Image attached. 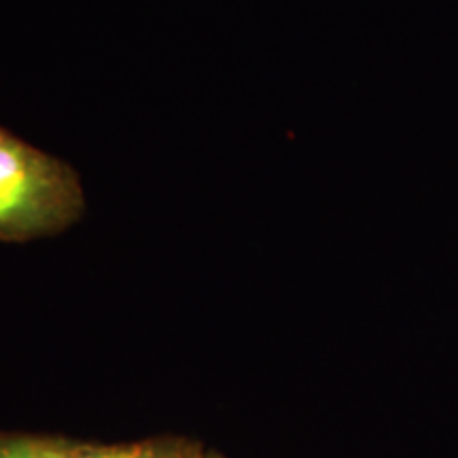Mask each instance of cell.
<instances>
[{
    "label": "cell",
    "instance_id": "obj_1",
    "mask_svg": "<svg viewBox=\"0 0 458 458\" xmlns=\"http://www.w3.org/2000/svg\"><path fill=\"white\" fill-rule=\"evenodd\" d=\"M83 213L77 170L0 125V242L57 236Z\"/></svg>",
    "mask_w": 458,
    "mask_h": 458
},
{
    "label": "cell",
    "instance_id": "obj_2",
    "mask_svg": "<svg viewBox=\"0 0 458 458\" xmlns=\"http://www.w3.org/2000/svg\"><path fill=\"white\" fill-rule=\"evenodd\" d=\"M202 445L185 437H151L142 442L96 445L77 444L74 458H206Z\"/></svg>",
    "mask_w": 458,
    "mask_h": 458
},
{
    "label": "cell",
    "instance_id": "obj_3",
    "mask_svg": "<svg viewBox=\"0 0 458 458\" xmlns=\"http://www.w3.org/2000/svg\"><path fill=\"white\" fill-rule=\"evenodd\" d=\"M77 444L51 437H0V458H74Z\"/></svg>",
    "mask_w": 458,
    "mask_h": 458
},
{
    "label": "cell",
    "instance_id": "obj_4",
    "mask_svg": "<svg viewBox=\"0 0 458 458\" xmlns=\"http://www.w3.org/2000/svg\"><path fill=\"white\" fill-rule=\"evenodd\" d=\"M206 458H223V456H219V454H208Z\"/></svg>",
    "mask_w": 458,
    "mask_h": 458
}]
</instances>
